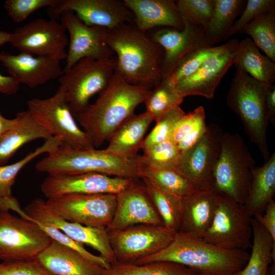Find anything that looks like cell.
I'll list each match as a JSON object with an SVG mask.
<instances>
[{
	"instance_id": "6da1fadb",
	"label": "cell",
	"mask_w": 275,
	"mask_h": 275,
	"mask_svg": "<svg viewBox=\"0 0 275 275\" xmlns=\"http://www.w3.org/2000/svg\"><path fill=\"white\" fill-rule=\"evenodd\" d=\"M105 41L117 55L115 71L126 82L150 89L162 79L163 49L134 22L106 29Z\"/></svg>"
},
{
	"instance_id": "7a4b0ae2",
	"label": "cell",
	"mask_w": 275,
	"mask_h": 275,
	"mask_svg": "<svg viewBox=\"0 0 275 275\" xmlns=\"http://www.w3.org/2000/svg\"><path fill=\"white\" fill-rule=\"evenodd\" d=\"M150 90L128 83L115 71L96 100L73 116L93 147H99L134 115L135 108L144 102Z\"/></svg>"
},
{
	"instance_id": "3957f363",
	"label": "cell",
	"mask_w": 275,
	"mask_h": 275,
	"mask_svg": "<svg viewBox=\"0 0 275 275\" xmlns=\"http://www.w3.org/2000/svg\"><path fill=\"white\" fill-rule=\"evenodd\" d=\"M249 256L248 250L223 248L203 238L178 231L166 248L134 264L169 261L185 266L197 275H233L245 266Z\"/></svg>"
},
{
	"instance_id": "277c9868",
	"label": "cell",
	"mask_w": 275,
	"mask_h": 275,
	"mask_svg": "<svg viewBox=\"0 0 275 275\" xmlns=\"http://www.w3.org/2000/svg\"><path fill=\"white\" fill-rule=\"evenodd\" d=\"M37 171L50 174L97 173L110 176L140 178L138 155L120 156L104 149L78 148L60 145L36 165Z\"/></svg>"
},
{
	"instance_id": "5b68a950",
	"label": "cell",
	"mask_w": 275,
	"mask_h": 275,
	"mask_svg": "<svg viewBox=\"0 0 275 275\" xmlns=\"http://www.w3.org/2000/svg\"><path fill=\"white\" fill-rule=\"evenodd\" d=\"M270 85L236 67L227 96L228 106L239 117L245 133L258 148L264 162L270 156L266 139L269 121L266 107V94Z\"/></svg>"
},
{
	"instance_id": "8992f818",
	"label": "cell",
	"mask_w": 275,
	"mask_h": 275,
	"mask_svg": "<svg viewBox=\"0 0 275 275\" xmlns=\"http://www.w3.org/2000/svg\"><path fill=\"white\" fill-rule=\"evenodd\" d=\"M221 142V152L213 173V190L243 205L255 161L239 134L223 132Z\"/></svg>"
},
{
	"instance_id": "52a82bcc",
	"label": "cell",
	"mask_w": 275,
	"mask_h": 275,
	"mask_svg": "<svg viewBox=\"0 0 275 275\" xmlns=\"http://www.w3.org/2000/svg\"><path fill=\"white\" fill-rule=\"evenodd\" d=\"M116 60L85 58L59 78L73 115L84 111L91 98L108 85L115 72Z\"/></svg>"
},
{
	"instance_id": "ba28073f",
	"label": "cell",
	"mask_w": 275,
	"mask_h": 275,
	"mask_svg": "<svg viewBox=\"0 0 275 275\" xmlns=\"http://www.w3.org/2000/svg\"><path fill=\"white\" fill-rule=\"evenodd\" d=\"M27 105L28 109L35 118L53 136L60 139L61 145L94 148L87 134L77 124L61 87L50 97L33 98L28 101Z\"/></svg>"
},
{
	"instance_id": "9c48e42d",
	"label": "cell",
	"mask_w": 275,
	"mask_h": 275,
	"mask_svg": "<svg viewBox=\"0 0 275 275\" xmlns=\"http://www.w3.org/2000/svg\"><path fill=\"white\" fill-rule=\"evenodd\" d=\"M251 221L243 205L218 193L213 221L203 238L223 248L248 250L252 245Z\"/></svg>"
},
{
	"instance_id": "30bf717a",
	"label": "cell",
	"mask_w": 275,
	"mask_h": 275,
	"mask_svg": "<svg viewBox=\"0 0 275 275\" xmlns=\"http://www.w3.org/2000/svg\"><path fill=\"white\" fill-rule=\"evenodd\" d=\"M32 220L0 210V260L36 259L51 242Z\"/></svg>"
},
{
	"instance_id": "8fae6325",
	"label": "cell",
	"mask_w": 275,
	"mask_h": 275,
	"mask_svg": "<svg viewBox=\"0 0 275 275\" xmlns=\"http://www.w3.org/2000/svg\"><path fill=\"white\" fill-rule=\"evenodd\" d=\"M117 195L69 194L47 199L46 204L61 217L84 226L106 229L116 210Z\"/></svg>"
},
{
	"instance_id": "7c38bea8",
	"label": "cell",
	"mask_w": 275,
	"mask_h": 275,
	"mask_svg": "<svg viewBox=\"0 0 275 275\" xmlns=\"http://www.w3.org/2000/svg\"><path fill=\"white\" fill-rule=\"evenodd\" d=\"M116 261L134 263L166 248L175 233L162 225L139 224L108 231Z\"/></svg>"
},
{
	"instance_id": "4fadbf2b",
	"label": "cell",
	"mask_w": 275,
	"mask_h": 275,
	"mask_svg": "<svg viewBox=\"0 0 275 275\" xmlns=\"http://www.w3.org/2000/svg\"><path fill=\"white\" fill-rule=\"evenodd\" d=\"M223 131L211 124L200 139L181 152L176 169L197 191L213 189V173L221 149Z\"/></svg>"
},
{
	"instance_id": "5bb4252c",
	"label": "cell",
	"mask_w": 275,
	"mask_h": 275,
	"mask_svg": "<svg viewBox=\"0 0 275 275\" xmlns=\"http://www.w3.org/2000/svg\"><path fill=\"white\" fill-rule=\"evenodd\" d=\"M9 43L20 52L61 61L66 59L69 40L66 30L54 18H38L16 29Z\"/></svg>"
},
{
	"instance_id": "9a60e30c",
	"label": "cell",
	"mask_w": 275,
	"mask_h": 275,
	"mask_svg": "<svg viewBox=\"0 0 275 275\" xmlns=\"http://www.w3.org/2000/svg\"><path fill=\"white\" fill-rule=\"evenodd\" d=\"M135 179L97 173L50 174L42 182L41 190L47 199L76 194L117 195L131 186Z\"/></svg>"
},
{
	"instance_id": "2e32d148",
	"label": "cell",
	"mask_w": 275,
	"mask_h": 275,
	"mask_svg": "<svg viewBox=\"0 0 275 275\" xmlns=\"http://www.w3.org/2000/svg\"><path fill=\"white\" fill-rule=\"evenodd\" d=\"M238 43L234 38L217 46L196 72L174 84L177 91L184 98L198 95L212 99L221 79L233 65Z\"/></svg>"
},
{
	"instance_id": "e0dca14e",
	"label": "cell",
	"mask_w": 275,
	"mask_h": 275,
	"mask_svg": "<svg viewBox=\"0 0 275 275\" xmlns=\"http://www.w3.org/2000/svg\"><path fill=\"white\" fill-rule=\"evenodd\" d=\"M24 211L31 220L55 227L73 240L91 246L110 264L116 261L106 229L88 227L68 221L52 212L46 201L41 199L31 201Z\"/></svg>"
},
{
	"instance_id": "ac0fdd59",
	"label": "cell",
	"mask_w": 275,
	"mask_h": 275,
	"mask_svg": "<svg viewBox=\"0 0 275 275\" xmlns=\"http://www.w3.org/2000/svg\"><path fill=\"white\" fill-rule=\"evenodd\" d=\"M60 15L61 23L68 31L70 37L64 71L69 69L85 58H110L113 51L105 41L107 29L88 26L71 11H65Z\"/></svg>"
},
{
	"instance_id": "d6986e66",
	"label": "cell",
	"mask_w": 275,
	"mask_h": 275,
	"mask_svg": "<svg viewBox=\"0 0 275 275\" xmlns=\"http://www.w3.org/2000/svg\"><path fill=\"white\" fill-rule=\"evenodd\" d=\"M49 10L53 16L71 11L86 25L109 30L121 24L134 22V19L124 2L119 0H62Z\"/></svg>"
},
{
	"instance_id": "ffe728a7",
	"label": "cell",
	"mask_w": 275,
	"mask_h": 275,
	"mask_svg": "<svg viewBox=\"0 0 275 275\" xmlns=\"http://www.w3.org/2000/svg\"><path fill=\"white\" fill-rule=\"evenodd\" d=\"M183 21L182 30L161 28L149 36L164 50L162 79L171 75L179 62L188 53L199 47L208 45L203 27L191 24L184 19Z\"/></svg>"
},
{
	"instance_id": "44dd1931",
	"label": "cell",
	"mask_w": 275,
	"mask_h": 275,
	"mask_svg": "<svg viewBox=\"0 0 275 275\" xmlns=\"http://www.w3.org/2000/svg\"><path fill=\"white\" fill-rule=\"evenodd\" d=\"M139 224L162 225L144 184L135 181L117 195L116 207L107 231L120 230Z\"/></svg>"
},
{
	"instance_id": "7402d4cb",
	"label": "cell",
	"mask_w": 275,
	"mask_h": 275,
	"mask_svg": "<svg viewBox=\"0 0 275 275\" xmlns=\"http://www.w3.org/2000/svg\"><path fill=\"white\" fill-rule=\"evenodd\" d=\"M0 63L7 69L10 76L19 84L30 88L59 78L64 73L60 61L46 57H34L24 52L12 54L1 52Z\"/></svg>"
},
{
	"instance_id": "603a6c76",
	"label": "cell",
	"mask_w": 275,
	"mask_h": 275,
	"mask_svg": "<svg viewBox=\"0 0 275 275\" xmlns=\"http://www.w3.org/2000/svg\"><path fill=\"white\" fill-rule=\"evenodd\" d=\"M36 259L53 275H102L105 268L51 240Z\"/></svg>"
},
{
	"instance_id": "cb8c5ba5",
	"label": "cell",
	"mask_w": 275,
	"mask_h": 275,
	"mask_svg": "<svg viewBox=\"0 0 275 275\" xmlns=\"http://www.w3.org/2000/svg\"><path fill=\"white\" fill-rule=\"evenodd\" d=\"M134 15V23L141 31L157 27L182 30L184 24L176 1L123 0Z\"/></svg>"
},
{
	"instance_id": "d4e9b609",
	"label": "cell",
	"mask_w": 275,
	"mask_h": 275,
	"mask_svg": "<svg viewBox=\"0 0 275 275\" xmlns=\"http://www.w3.org/2000/svg\"><path fill=\"white\" fill-rule=\"evenodd\" d=\"M217 202L218 193L213 189L196 191L182 199L179 231L203 238L213 221Z\"/></svg>"
},
{
	"instance_id": "484cf974",
	"label": "cell",
	"mask_w": 275,
	"mask_h": 275,
	"mask_svg": "<svg viewBox=\"0 0 275 275\" xmlns=\"http://www.w3.org/2000/svg\"><path fill=\"white\" fill-rule=\"evenodd\" d=\"M16 118V125L0 135V166L5 164L25 144L52 136L29 109L18 112Z\"/></svg>"
},
{
	"instance_id": "4316f807",
	"label": "cell",
	"mask_w": 275,
	"mask_h": 275,
	"mask_svg": "<svg viewBox=\"0 0 275 275\" xmlns=\"http://www.w3.org/2000/svg\"><path fill=\"white\" fill-rule=\"evenodd\" d=\"M153 119L147 112L133 115L125 120L108 140L105 149L129 158L135 157L141 149L145 133Z\"/></svg>"
},
{
	"instance_id": "83f0119b",
	"label": "cell",
	"mask_w": 275,
	"mask_h": 275,
	"mask_svg": "<svg viewBox=\"0 0 275 275\" xmlns=\"http://www.w3.org/2000/svg\"><path fill=\"white\" fill-rule=\"evenodd\" d=\"M275 194V153H272L261 167L252 172L248 194L243 205L249 215L262 214Z\"/></svg>"
},
{
	"instance_id": "f1b7e54d",
	"label": "cell",
	"mask_w": 275,
	"mask_h": 275,
	"mask_svg": "<svg viewBox=\"0 0 275 275\" xmlns=\"http://www.w3.org/2000/svg\"><path fill=\"white\" fill-rule=\"evenodd\" d=\"M233 65L258 81L270 85L275 81V63L262 55L250 38L239 42Z\"/></svg>"
},
{
	"instance_id": "f546056e",
	"label": "cell",
	"mask_w": 275,
	"mask_h": 275,
	"mask_svg": "<svg viewBox=\"0 0 275 275\" xmlns=\"http://www.w3.org/2000/svg\"><path fill=\"white\" fill-rule=\"evenodd\" d=\"M252 239L251 252L245 266L233 275H268L273 263L271 252L275 247L269 233L255 218H252Z\"/></svg>"
},
{
	"instance_id": "4dcf8cb0",
	"label": "cell",
	"mask_w": 275,
	"mask_h": 275,
	"mask_svg": "<svg viewBox=\"0 0 275 275\" xmlns=\"http://www.w3.org/2000/svg\"><path fill=\"white\" fill-rule=\"evenodd\" d=\"M244 1L214 0L212 17L205 31L206 43L211 46L229 38Z\"/></svg>"
},
{
	"instance_id": "1f68e13d",
	"label": "cell",
	"mask_w": 275,
	"mask_h": 275,
	"mask_svg": "<svg viewBox=\"0 0 275 275\" xmlns=\"http://www.w3.org/2000/svg\"><path fill=\"white\" fill-rule=\"evenodd\" d=\"M139 166L140 178L168 194L182 199L197 191L176 168L157 169L140 162Z\"/></svg>"
},
{
	"instance_id": "d6a6232c",
	"label": "cell",
	"mask_w": 275,
	"mask_h": 275,
	"mask_svg": "<svg viewBox=\"0 0 275 275\" xmlns=\"http://www.w3.org/2000/svg\"><path fill=\"white\" fill-rule=\"evenodd\" d=\"M205 118L204 108L199 106L185 114L176 123L170 139L177 145L181 152L193 146L206 132L208 125Z\"/></svg>"
},
{
	"instance_id": "836d02e7",
	"label": "cell",
	"mask_w": 275,
	"mask_h": 275,
	"mask_svg": "<svg viewBox=\"0 0 275 275\" xmlns=\"http://www.w3.org/2000/svg\"><path fill=\"white\" fill-rule=\"evenodd\" d=\"M102 275H197L187 267L173 262L156 261L143 264L115 261Z\"/></svg>"
},
{
	"instance_id": "e575fe53",
	"label": "cell",
	"mask_w": 275,
	"mask_h": 275,
	"mask_svg": "<svg viewBox=\"0 0 275 275\" xmlns=\"http://www.w3.org/2000/svg\"><path fill=\"white\" fill-rule=\"evenodd\" d=\"M142 179L163 225L173 232H178L181 224V199L158 189L147 180Z\"/></svg>"
},
{
	"instance_id": "d590c367",
	"label": "cell",
	"mask_w": 275,
	"mask_h": 275,
	"mask_svg": "<svg viewBox=\"0 0 275 275\" xmlns=\"http://www.w3.org/2000/svg\"><path fill=\"white\" fill-rule=\"evenodd\" d=\"M184 99L169 78L162 79L150 90L144 103L146 110L156 122L170 110L180 106Z\"/></svg>"
},
{
	"instance_id": "8d00e7d4",
	"label": "cell",
	"mask_w": 275,
	"mask_h": 275,
	"mask_svg": "<svg viewBox=\"0 0 275 275\" xmlns=\"http://www.w3.org/2000/svg\"><path fill=\"white\" fill-rule=\"evenodd\" d=\"M240 33L250 35L256 45L275 63V9L255 18Z\"/></svg>"
},
{
	"instance_id": "74e56055",
	"label": "cell",
	"mask_w": 275,
	"mask_h": 275,
	"mask_svg": "<svg viewBox=\"0 0 275 275\" xmlns=\"http://www.w3.org/2000/svg\"><path fill=\"white\" fill-rule=\"evenodd\" d=\"M61 145L60 139L52 136L45 140L41 146L30 152L20 160L9 165L0 166V198L11 199L13 197L12 187L15 183L17 175L26 164L43 153L48 154L52 152Z\"/></svg>"
},
{
	"instance_id": "f35d334b",
	"label": "cell",
	"mask_w": 275,
	"mask_h": 275,
	"mask_svg": "<svg viewBox=\"0 0 275 275\" xmlns=\"http://www.w3.org/2000/svg\"><path fill=\"white\" fill-rule=\"evenodd\" d=\"M143 154L138 156L139 162L157 169L176 168L181 151L170 139L153 145L143 150Z\"/></svg>"
},
{
	"instance_id": "ab89813d",
	"label": "cell",
	"mask_w": 275,
	"mask_h": 275,
	"mask_svg": "<svg viewBox=\"0 0 275 275\" xmlns=\"http://www.w3.org/2000/svg\"><path fill=\"white\" fill-rule=\"evenodd\" d=\"M176 3L183 19L206 29L213 12L214 0H178Z\"/></svg>"
},
{
	"instance_id": "60d3db41",
	"label": "cell",
	"mask_w": 275,
	"mask_h": 275,
	"mask_svg": "<svg viewBox=\"0 0 275 275\" xmlns=\"http://www.w3.org/2000/svg\"><path fill=\"white\" fill-rule=\"evenodd\" d=\"M217 47L204 45L191 51L181 60L168 78L174 85L178 80L191 75L216 50Z\"/></svg>"
},
{
	"instance_id": "b9f144b4",
	"label": "cell",
	"mask_w": 275,
	"mask_h": 275,
	"mask_svg": "<svg viewBox=\"0 0 275 275\" xmlns=\"http://www.w3.org/2000/svg\"><path fill=\"white\" fill-rule=\"evenodd\" d=\"M185 114L180 106L167 112L155 122L156 125L144 139L141 149L143 150L153 145L170 139L175 125Z\"/></svg>"
},
{
	"instance_id": "7bdbcfd3",
	"label": "cell",
	"mask_w": 275,
	"mask_h": 275,
	"mask_svg": "<svg viewBox=\"0 0 275 275\" xmlns=\"http://www.w3.org/2000/svg\"><path fill=\"white\" fill-rule=\"evenodd\" d=\"M62 0H6L4 8L15 22H20L29 15L42 8L54 7Z\"/></svg>"
},
{
	"instance_id": "ee69618b",
	"label": "cell",
	"mask_w": 275,
	"mask_h": 275,
	"mask_svg": "<svg viewBox=\"0 0 275 275\" xmlns=\"http://www.w3.org/2000/svg\"><path fill=\"white\" fill-rule=\"evenodd\" d=\"M33 221L36 223L51 240L77 251L89 260L105 269L109 267L110 263L104 258L100 255L97 256L92 254L85 249L83 244L73 240L60 230L47 224Z\"/></svg>"
},
{
	"instance_id": "f6af8a7d",
	"label": "cell",
	"mask_w": 275,
	"mask_h": 275,
	"mask_svg": "<svg viewBox=\"0 0 275 275\" xmlns=\"http://www.w3.org/2000/svg\"><path fill=\"white\" fill-rule=\"evenodd\" d=\"M0 275H53L36 259L0 262Z\"/></svg>"
},
{
	"instance_id": "bcb514c9",
	"label": "cell",
	"mask_w": 275,
	"mask_h": 275,
	"mask_svg": "<svg viewBox=\"0 0 275 275\" xmlns=\"http://www.w3.org/2000/svg\"><path fill=\"white\" fill-rule=\"evenodd\" d=\"M275 9L274 0H249L240 17L235 21L230 36L240 33L244 26L255 18L266 12Z\"/></svg>"
},
{
	"instance_id": "7dc6e473",
	"label": "cell",
	"mask_w": 275,
	"mask_h": 275,
	"mask_svg": "<svg viewBox=\"0 0 275 275\" xmlns=\"http://www.w3.org/2000/svg\"><path fill=\"white\" fill-rule=\"evenodd\" d=\"M270 235L275 242V202L271 201L266 206L264 212L254 217Z\"/></svg>"
},
{
	"instance_id": "c3c4849f",
	"label": "cell",
	"mask_w": 275,
	"mask_h": 275,
	"mask_svg": "<svg viewBox=\"0 0 275 275\" xmlns=\"http://www.w3.org/2000/svg\"><path fill=\"white\" fill-rule=\"evenodd\" d=\"M20 84L11 76L0 73V93L12 95L18 92Z\"/></svg>"
},
{
	"instance_id": "681fc988",
	"label": "cell",
	"mask_w": 275,
	"mask_h": 275,
	"mask_svg": "<svg viewBox=\"0 0 275 275\" xmlns=\"http://www.w3.org/2000/svg\"><path fill=\"white\" fill-rule=\"evenodd\" d=\"M266 107L269 122L275 125V86L271 85L266 96Z\"/></svg>"
},
{
	"instance_id": "f907efd6",
	"label": "cell",
	"mask_w": 275,
	"mask_h": 275,
	"mask_svg": "<svg viewBox=\"0 0 275 275\" xmlns=\"http://www.w3.org/2000/svg\"><path fill=\"white\" fill-rule=\"evenodd\" d=\"M0 210L9 211L13 210L18 213L20 216L23 217L28 216L14 197L11 199L0 198Z\"/></svg>"
},
{
	"instance_id": "816d5d0a",
	"label": "cell",
	"mask_w": 275,
	"mask_h": 275,
	"mask_svg": "<svg viewBox=\"0 0 275 275\" xmlns=\"http://www.w3.org/2000/svg\"><path fill=\"white\" fill-rule=\"evenodd\" d=\"M16 123V117L12 119H9L4 117L0 112V135L7 130L14 127Z\"/></svg>"
},
{
	"instance_id": "f5cc1de1",
	"label": "cell",
	"mask_w": 275,
	"mask_h": 275,
	"mask_svg": "<svg viewBox=\"0 0 275 275\" xmlns=\"http://www.w3.org/2000/svg\"><path fill=\"white\" fill-rule=\"evenodd\" d=\"M11 35V33L0 31V46L10 42Z\"/></svg>"
},
{
	"instance_id": "db71d44e",
	"label": "cell",
	"mask_w": 275,
	"mask_h": 275,
	"mask_svg": "<svg viewBox=\"0 0 275 275\" xmlns=\"http://www.w3.org/2000/svg\"><path fill=\"white\" fill-rule=\"evenodd\" d=\"M268 275H275V263H272L270 265Z\"/></svg>"
}]
</instances>
